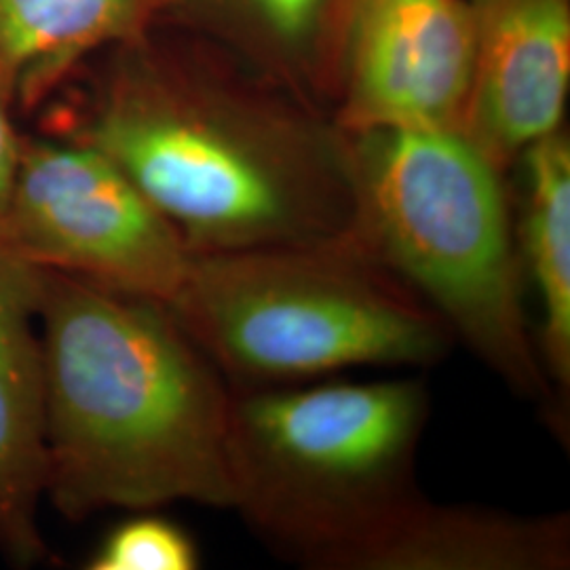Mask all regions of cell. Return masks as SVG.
I'll list each match as a JSON object with an SVG mask.
<instances>
[{"label": "cell", "instance_id": "6da1fadb", "mask_svg": "<svg viewBox=\"0 0 570 570\" xmlns=\"http://www.w3.org/2000/svg\"><path fill=\"white\" fill-rule=\"evenodd\" d=\"M42 108V131L119 165L193 254L311 244L353 228L348 134L178 28L159 23L106 49Z\"/></svg>", "mask_w": 570, "mask_h": 570}, {"label": "cell", "instance_id": "7a4b0ae2", "mask_svg": "<svg viewBox=\"0 0 570 570\" xmlns=\"http://www.w3.org/2000/svg\"><path fill=\"white\" fill-rule=\"evenodd\" d=\"M41 334L45 501L61 518L233 510V389L169 306L45 271Z\"/></svg>", "mask_w": 570, "mask_h": 570}, {"label": "cell", "instance_id": "3957f363", "mask_svg": "<svg viewBox=\"0 0 570 570\" xmlns=\"http://www.w3.org/2000/svg\"><path fill=\"white\" fill-rule=\"evenodd\" d=\"M351 233L515 393L550 402L522 306L503 169L459 129L348 134Z\"/></svg>", "mask_w": 570, "mask_h": 570}, {"label": "cell", "instance_id": "277c9868", "mask_svg": "<svg viewBox=\"0 0 570 570\" xmlns=\"http://www.w3.org/2000/svg\"><path fill=\"white\" fill-rule=\"evenodd\" d=\"M167 306L235 387L355 366H429L454 338L351 230L311 244L193 254Z\"/></svg>", "mask_w": 570, "mask_h": 570}, {"label": "cell", "instance_id": "5b68a950", "mask_svg": "<svg viewBox=\"0 0 570 570\" xmlns=\"http://www.w3.org/2000/svg\"><path fill=\"white\" fill-rule=\"evenodd\" d=\"M429 416L419 379L233 389V510L308 569L376 529L421 490Z\"/></svg>", "mask_w": 570, "mask_h": 570}, {"label": "cell", "instance_id": "8992f818", "mask_svg": "<svg viewBox=\"0 0 570 570\" xmlns=\"http://www.w3.org/2000/svg\"><path fill=\"white\" fill-rule=\"evenodd\" d=\"M0 239L41 271L169 303L193 252L121 167L91 144L21 136Z\"/></svg>", "mask_w": 570, "mask_h": 570}, {"label": "cell", "instance_id": "52a82bcc", "mask_svg": "<svg viewBox=\"0 0 570 570\" xmlns=\"http://www.w3.org/2000/svg\"><path fill=\"white\" fill-rule=\"evenodd\" d=\"M475 49L471 0H353L332 119L346 134L463 131Z\"/></svg>", "mask_w": 570, "mask_h": 570}, {"label": "cell", "instance_id": "ba28073f", "mask_svg": "<svg viewBox=\"0 0 570 570\" xmlns=\"http://www.w3.org/2000/svg\"><path fill=\"white\" fill-rule=\"evenodd\" d=\"M478 49L463 134L503 171L562 129L570 0H475Z\"/></svg>", "mask_w": 570, "mask_h": 570}, {"label": "cell", "instance_id": "9c48e42d", "mask_svg": "<svg viewBox=\"0 0 570 570\" xmlns=\"http://www.w3.org/2000/svg\"><path fill=\"white\" fill-rule=\"evenodd\" d=\"M42 292L45 271L0 239V553L18 569L47 558Z\"/></svg>", "mask_w": 570, "mask_h": 570}, {"label": "cell", "instance_id": "30bf717a", "mask_svg": "<svg viewBox=\"0 0 570 570\" xmlns=\"http://www.w3.org/2000/svg\"><path fill=\"white\" fill-rule=\"evenodd\" d=\"M569 562L567 513L438 505L421 492L326 570H562Z\"/></svg>", "mask_w": 570, "mask_h": 570}, {"label": "cell", "instance_id": "8fae6325", "mask_svg": "<svg viewBox=\"0 0 570 570\" xmlns=\"http://www.w3.org/2000/svg\"><path fill=\"white\" fill-rule=\"evenodd\" d=\"M353 0H164L161 23L212 42L332 115Z\"/></svg>", "mask_w": 570, "mask_h": 570}, {"label": "cell", "instance_id": "7c38bea8", "mask_svg": "<svg viewBox=\"0 0 570 570\" xmlns=\"http://www.w3.org/2000/svg\"><path fill=\"white\" fill-rule=\"evenodd\" d=\"M161 16L164 0H0V94L41 110L87 61Z\"/></svg>", "mask_w": 570, "mask_h": 570}, {"label": "cell", "instance_id": "4fadbf2b", "mask_svg": "<svg viewBox=\"0 0 570 570\" xmlns=\"http://www.w3.org/2000/svg\"><path fill=\"white\" fill-rule=\"evenodd\" d=\"M524 183L522 245L539 292L543 324L537 343L550 383L570 387V140L558 129L518 157Z\"/></svg>", "mask_w": 570, "mask_h": 570}, {"label": "cell", "instance_id": "5bb4252c", "mask_svg": "<svg viewBox=\"0 0 570 570\" xmlns=\"http://www.w3.org/2000/svg\"><path fill=\"white\" fill-rule=\"evenodd\" d=\"M199 551L178 524L159 515H136L104 539L89 570H195Z\"/></svg>", "mask_w": 570, "mask_h": 570}, {"label": "cell", "instance_id": "9a60e30c", "mask_svg": "<svg viewBox=\"0 0 570 570\" xmlns=\"http://www.w3.org/2000/svg\"><path fill=\"white\" fill-rule=\"evenodd\" d=\"M16 106L0 94V216L7 209L18 165H20L21 134L16 125Z\"/></svg>", "mask_w": 570, "mask_h": 570}, {"label": "cell", "instance_id": "2e32d148", "mask_svg": "<svg viewBox=\"0 0 570 570\" xmlns=\"http://www.w3.org/2000/svg\"><path fill=\"white\" fill-rule=\"evenodd\" d=\"M471 2H475V0H471Z\"/></svg>", "mask_w": 570, "mask_h": 570}]
</instances>
